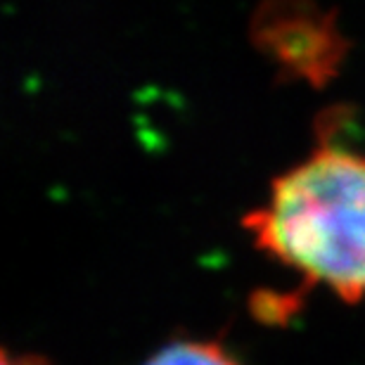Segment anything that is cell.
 I'll list each match as a JSON object with an SVG mask.
<instances>
[{
  "mask_svg": "<svg viewBox=\"0 0 365 365\" xmlns=\"http://www.w3.org/2000/svg\"><path fill=\"white\" fill-rule=\"evenodd\" d=\"M245 225L261 250L304 280L356 302L365 297V155L320 145L275 176Z\"/></svg>",
  "mask_w": 365,
  "mask_h": 365,
  "instance_id": "cell-1",
  "label": "cell"
},
{
  "mask_svg": "<svg viewBox=\"0 0 365 365\" xmlns=\"http://www.w3.org/2000/svg\"><path fill=\"white\" fill-rule=\"evenodd\" d=\"M143 365H237V361L216 341L173 339L148 356Z\"/></svg>",
  "mask_w": 365,
  "mask_h": 365,
  "instance_id": "cell-2",
  "label": "cell"
},
{
  "mask_svg": "<svg viewBox=\"0 0 365 365\" xmlns=\"http://www.w3.org/2000/svg\"><path fill=\"white\" fill-rule=\"evenodd\" d=\"M0 365H48L43 359L38 356H10V354H3V359H0Z\"/></svg>",
  "mask_w": 365,
  "mask_h": 365,
  "instance_id": "cell-3",
  "label": "cell"
}]
</instances>
